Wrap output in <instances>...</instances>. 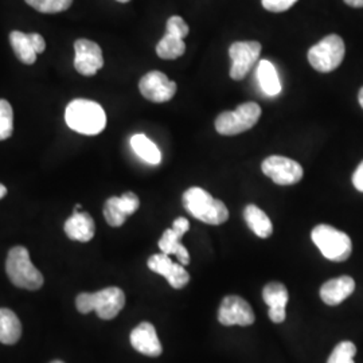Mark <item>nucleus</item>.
I'll return each mask as SVG.
<instances>
[{
  "mask_svg": "<svg viewBox=\"0 0 363 363\" xmlns=\"http://www.w3.org/2000/svg\"><path fill=\"white\" fill-rule=\"evenodd\" d=\"M357 354V347L352 342H340L333 350L327 363H355L354 357Z\"/></svg>",
  "mask_w": 363,
  "mask_h": 363,
  "instance_id": "bb28decb",
  "label": "nucleus"
},
{
  "mask_svg": "<svg viewBox=\"0 0 363 363\" xmlns=\"http://www.w3.org/2000/svg\"><path fill=\"white\" fill-rule=\"evenodd\" d=\"M130 340L135 350L147 357H159L163 351L155 327L148 322L135 327L130 333Z\"/></svg>",
  "mask_w": 363,
  "mask_h": 363,
  "instance_id": "2eb2a0df",
  "label": "nucleus"
},
{
  "mask_svg": "<svg viewBox=\"0 0 363 363\" xmlns=\"http://www.w3.org/2000/svg\"><path fill=\"white\" fill-rule=\"evenodd\" d=\"M261 43L257 40H240L234 42L229 48L232 60L230 77L234 81H241L247 77L252 69L259 62Z\"/></svg>",
  "mask_w": 363,
  "mask_h": 363,
  "instance_id": "6e6552de",
  "label": "nucleus"
},
{
  "mask_svg": "<svg viewBox=\"0 0 363 363\" xmlns=\"http://www.w3.org/2000/svg\"><path fill=\"white\" fill-rule=\"evenodd\" d=\"M311 238L322 255L330 261L343 262L351 256L352 242L350 237L330 225L322 223L315 226L312 229Z\"/></svg>",
  "mask_w": 363,
  "mask_h": 363,
  "instance_id": "39448f33",
  "label": "nucleus"
},
{
  "mask_svg": "<svg viewBox=\"0 0 363 363\" xmlns=\"http://www.w3.org/2000/svg\"><path fill=\"white\" fill-rule=\"evenodd\" d=\"M10 42L13 45V52L16 58L26 64V65H33L37 61V52L33 48L31 39L28 34L21 33V31H13L10 34Z\"/></svg>",
  "mask_w": 363,
  "mask_h": 363,
  "instance_id": "5701e85b",
  "label": "nucleus"
},
{
  "mask_svg": "<svg viewBox=\"0 0 363 363\" xmlns=\"http://www.w3.org/2000/svg\"><path fill=\"white\" fill-rule=\"evenodd\" d=\"M358 100H359V104H361L363 109V88H361V91L358 93Z\"/></svg>",
  "mask_w": 363,
  "mask_h": 363,
  "instance_id": "f704fd0d",
  "label": "nucleus"
},
{
  "mask_svg": "<svg viewBox=\"0 0 363 363\" xmlns=\"http://www.w3.org/2000/svg\"><path fill=\"white\" fill-rule=\"evenodd\" d=\"M117 1H120V3H128L130 0H117Z\"/></svg>",
  "mask_w": 363,
  "mask_h": 363,
  "instance_id": "c9c22d12",
  "label": "nucleus"
},
{
  "mask_svg": "<svg viewBox=\"0 0 363 363\" xmlns=\"http://www.w3.org/2000/svg\"><path fill=\"white\" fill-rule=\"evenodd\" d=\"M177 89V84L164 73L157 70L147 73L139 81V91L143 94L144 99L157 104L169 101L175 96Z\"/></svg>",
  "mask_w": 363,
  "mask_h": 363,
  "instance_id": "9d476101",
  "label": "nucleus"
},
{
  "mask_svg": "<svg viewBox=\"0 0 363 363\" xmlns=\"http://www.w3.org/2000/svg\"><path fill=\"white\" fill-rule=\"evenodd\" d=\"M186 52V43L183 38L166 33L156 45V54L162 60H177Z\"/></svg>",
  "mask_w": 363,
  "mask_h": 363,
  "instance_id": "b1692460",
  "label": "nucleus"
},
{
  "mask_svg": "<svg viewBox=\"0 0 363 363\" xmlns=\"http://www.w3.org/2000/svg\"><path fill=\"white\" fill-rule=\"evenodd\" d=\"M7 194V189H6V186H3L1 183H0V199L3 198V196H6Z\"/></svg>",
  "mask_w": 363,
  "mask_h": 363,
  "instance_id": "72a5a7b5",
  "label": "nucleus"
},
{
  "mask_svg": "<svg viewBox=\"0 0 363 363\" xmlns=\"http://www.w3.org/2000/svg\"><path fill=\"white\" fill-rule=\"evenodd\" d=\"M262 298L269 307L268 316L273 323H283L286 318V304L289 300L288 289L281 283H269L262 289Z\"/></svg>",
  "mask_w": 363,
  "mask_h": 363,
  "instance_id": "dca6fc26",
  "label": "nucleus"
},
{
  "mask_svg": "<svg viewBox=\"0 0 363 363\" xmlns=\"http://www.w3.org/2000/svg\"><path fill=\"white\" fill-rule=\"evenodd\" d=\"M6 272L13 286L18 288L37 291L45 283L42 273L31 262L30 253L25 247H15L9 252Z\"/></svg>",
  "mask_w": 363,
  "mask_h": 363,
  "instance_id": "20e7f679",
  "label": "nucleus"
},
{
  "mask_svg": "<svg viewBox=\"0 0 363 363\" xmlns=\"http://www.w3.org/2000/svg\"><path fill=\"white\" fill-rule=\"evenodd\" d=\"M244 220L249 229L259 238H268L272 235V220L259 206L247 205L244 208Z\"/></svg>",
  "mask_w": 363,
  "mask_h": 363,
  "instance_id": "6ab92c4d",
  "label": "nucleus"
},
{
  "mask_svg": "<svg viewBox=\"0 0 363 363\" xmlns=\"http://www.w3.org/2000/svg\"><path fill=\"white\" fill-rule=\"evenodd\" d=\"M261 117V106L255 101L238 105L234 111L222 112L214 127L222 136H234L252 130Z\"/></svg>",
  "mask_w": 363,
  "mask_h": 363,
  "instance_id": "423d86ee",
  "label": "nucleus"
},
{
  "mask_svg": "<svg viewBox=\"0 0 363 363\" xmlns=\"http://www.w3.org/2000/svg\"><path fill=\"white\" fill-rule=\"evenodd\" d=\"M166 33L174 34L179 38H186L190 33V28L187 26V23L182 19L181 16L174 15L167 21V27H166Z\"/></svg>",
  "mask_w": 363,
  "mask_h": 363,
  "instance_id": "c85d7f7f",
  "label": "nucleus"
},
{
  "mask_svg": "<svg viewBox=\"0 0 363 363\" xmlns=\"http://www.w3.org/2000/svg\"><path fill=\"white\" fill-rule=\"evenodd\" d=\"M183 206L196 220L208 225H222L229 220L226 205L202 187H190L183 194Z\"/></svg>",
  "mask_w": 363,
  "mask_h": 363,
  "instance_id": "f257e3e1",
  "label": "nucleus"
},
{
  "mask_svg": "<svg viewBox=\"0 0 363 363\" xmlns=\"http://www.w3.org/2000/svg\"><path fill=\"white\" fill-rule=\"evenodd\" d=\"M190 229V222L184 217H179L174 220L172 228L167 229L162 238L159 240V247L162 253L164 255H174L177 259H179L182 265H189L190 264V255L189 250L184 245L181 244V238L184 234L189 232Z\"/></svg>",
  "mask_w": 363,
  "mask_h": 363,
  "instance_id": "ddd939ff",
  "label": "nucleus"
},
{
  "mask_svg": "<svg viewBox=\"0 0 363 363\" xmlns=\"http://www.w3.org/2000/svg\"><path fill=\"white\" fill-rule=\"evenodd\" d=\"M22 337V325L15 312L9 308H0V342L4 345H15Z\"/></svg>",
  "mask_w": 363,
  "mask_h": 363,
  "instance_id": "aec40b11",
  "label": "nucleus"
},
{
  "mask_svg": "<svg viewBox=\"0 0 363 363\" xmlns=\"http://www.w3.org/2000/svg\"><path fill=\"white\" fill-rule=\"evenodd\" d=\"M255 312L245 298L226 296L220 303L218 320L223 325H247L255 323Z\"/></svg>",
  "mask_w": 363,
  "mask_h": 363,
  "instance_id": "f8f14e48",
  "label": "nucleus"
},
{
  "mask_svg": "<svg viewBox=\"0 0 363 363\" xmlns=\"http://www.w3.org/2000/svg\"><path fill=\"white\" fill-rule=\"evenodd\" d=\"M13 106L6 100H0V140H6L13 135Z\"/></svg>",
  "mask_w": 363,
  "mask_h": 363,
  "instance_id": "cd10ccee",
  "label": "nucleus"
},
{
  "mask_svg": "<svg viewBox=\"0 0 363 363\" xmlns=\"http://www.w3.org/2000/svg\"><path fill=\"white\" fill-rule=\"evenodd\" d=\"M298 0H261L262 7L271 13H284L289 10Z\"/></svg>",
  "mask_w": 363,
  "mask_h": 363,
  "instance_id": "c756f323",
  "label": "nucleus"
},
{
  "mask_svg": "<svg viewBox=\"0 0 363 363\" xmlns=\"http://www.w3.org/2000/svg\"><path fill=\"white\" fill-rule=\"evenodd\" d=\"M261 169L268 178L280 186L296 184L304 177V169L301 164L286 156H268L262 162Z\"/></svg>",
  "mask_w": 363,
  "mask_h": 363,
  "instance_id": "1a4fd4ad",
  "label": "nucleus"
},
{
  "mask_svg": "<svg viewBox=\"0 0 363 363\" xmlns=\"http://www.w3.org/2000/svg\"><path fill=\"white\" fill-rule=\"evenodd\" d=\"M130 147L135 154L150 164H159L162 162V152L143 133H136L130 138Z\"/></svg>",
  "mask_w": 363,
  "mask_h": 363,
  "instance_id": "4be33fe9",
  "label": "nucleus"
},
{
  "mask_svg": "<svg viewBox=\"0 0 363 363\" xmlns=\"http://www.w3.org/2000/svg\"><path fill=\"white\" fill-rule=\"evenodd\" d=\"M347 6L354 7V9H362L363 0H343Z\"/></svg>",
  "mask_w": 363,
  "mask_h": 363,
  "instance_id": "473e14b6",
  "label": "nucleus"
},
{
  "mask_svg": "<svg viewBox=\"0 0 363 363\" xmlns=\"http://www.w3.org/2000/svg\"><path fill=\"white\" fill-rule=\"evenodd\" d=\"M65 233L70 240L79 241V242H88L94 237L96 233V225L91 216L85 211L74 210L73 216L66 220Z\"/></svg>",
  "mask_w": 363,
  "mask_h": 363,
  "instance_id": "f3484780",
  "label": "nucleus"
},
{
  "mask_svg": "<svg viewBox=\"0 0 363 363\" xmlns=\"http://www.w3.org/2000/svg\"><path fill=\"white\" fill-rule=\"evenodd\" d=\"M257 78L259 86L267 96L274 97L281 91V81L277 74V70L271 61L262 60L257 65Z\"/></svg>",
  "mask_w": 363,
  "mask_h": 363,
  "instance_id": "412c9836",
  "label": "nucleus"
},
{
  "mask_svg": "<svg viewBox=\"0 0 363 363\" xmlns=\"http://www.w3.org/2000/svg\"><path fill=\"white\" fill-rule=\"evenodd\" d=\"M26 3L39 13H57L66 11L73 0H26Z\"/></svg>",
  "mask_w": 363,
  "mask_h": 363,
  "instance_id": "a878e982",
  "label": "nucleus"
},
{
  "mask_svg": "<svg viewBox=\"0 0 363 363\" xmlns=\"http://www.w3.org/2000/svg\"><path fill=\"white\" fill-rule=\"evenodd\" d=\"M355 291V281L350 276H340L328 280L320 288V298L327 306H337Z\"/></svg>",
  "mask_w": 363,
  "mask_h": 363,
  "instance_id": "a211bd4d",
  "label": "nucleus"
},
{
  "mask_svg": "<svg viewBox=\"0 0 363 363\" xmlns=\"http://www.w3.org/2000/svg\"><path fill=\"white\" fill-rule=\"evenodd\" d=\"M148 268L152 272L166 277L169 286L174 289H181L190 281V274L184 269V265L174 262L169 259V255L164 253L151 256L148 259Z\"/></svg>",
  "mask_w": 363,
  "mask_h": 363,
  "instance_id": "4468645a",
  "label": "nucleus"
},
{
  "mask_svg": "<svg viewBox=\"0 0 363 363\" xmlns=\"http://www.w3.org/2000/svg\"><path fill=\"white\" fill-rule=\"evenodd\" d=\"M50 363H64L62 361H52V362Z\"/></svg>",
  "mask_w": 363,
  "mask_h": 363,
  "instance_id": "e433bc0d",
  "label": "nucleus"
},
{
  "mask_svg": "<svg viewBox=\"0 0 363 363\" xmlns=\"http://www.w3.org/2000/svg\"><path fill=\"white\" fill-rule=\"evenodd\" d=\"M66 124L69 128L82 135H99L106 125L104 108L96 101L78 99L67 105L65 112Z\"/></svg>",
  "mask_w": 363,
  "mask_h": 363,
  "instance_id": "f03ea898",
  "label": "nucleus"
},
{
  "mask_svg": "<svg viewBox=\"0 0 363 363\" xmlns=\"http://www.w3.org/2000/svg\"><path fill=\"white\" fill-rule=\"evenodd\" d=\"M74 67L79 74L91 77L104 66L101 48L96 42L89 39H78L74 43Z\"/></svg>",
  "mask_w": 363,
  "mask_h": 363,
  "instance_id": "9b49d317",
  "label": "nucleus"
},
{
  "mask_svg": "<svg viewBox=\"0 0 363 363\" xmlns=\"http://www.w3.org/2000/svg\"><path fill=\"white\" fill-rule=\"evenodd\" d=\"M105 220L112 228H120L124 225V222L130 217L123 206L120 196H111L104 205Z\"/></svg>",
  "mask_w": 363,
  "mask_h": 363,
  "instance_id": "393cba45",
  "label": "nucleus"
},
{
  "mask_svg": "<svg viewBox=\"0 0 363 363\" xmlns=\"http://www.w3.org/2000/svg\"><path fill=\"white\" fill-rule=\"evenodd\" d=\"M76 306L81 313L96 312L103 320L116 318L125 306V295L117 286H108L96 294H79Z\"/></svg>",
  "mask_w": 363,
  "mask_h": 363,
  "instance_id": "7ed1b4c3",
  "label": "nucleus"
},
{
  "mask_svg": "<svg viewBox=\"0 0 363 363\" xmlns=\"http://www.w3.org/2000/svg\"><path fill=\"white\" fill-rule=\"evenodd\" d=\"M30 35V39H31V43H33V48H34V50L37 54H40V52H45V49H46V42H45V39L42 35H39L37 33H31V34H28Z\"/></svg>",
  "mask_w": 363,
  "mask_h": 363,
  "instance_id": "7c9ffc66",
  "label": "nucleus"
},
{
  "mask_svg": "<svg viewBox=\"0 0 363 363\" xmlns=\"http://www.w3.org/2000/svg\"><path fill=\"white\" fill-rule=\"evenodd\" d=\"M346 46L337 34H330L308 50V62L319 73H330L343 62Z\"/></svg>",
  "mask_w": 363,
  "mask_h": 363,
  "instance_id": "0eeeda50",
  "label": "nucleus"
},
{
  "mask_svg": "<svg viewBox=\"0 0 363 363\" xmlns=\"http://www.w3.org/2000/svg\"><path fill=\"white\" fill-rule=\"evenodd\" d=\"M352 184L358 191L363 193V162L352 174Z\"/></svg>",
  "mask_w": 363,
  "mask_h": 363,
  "instance_id": "2f4dec72",
  "label": "nucleus"
}]
</instances>
